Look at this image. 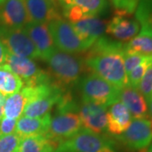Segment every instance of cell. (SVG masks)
Masks as SVG:
<instances>
[{"mask_svg":"<svg viewBox=\"0 0 152 152\" xmlns=\"http://www.w3.org/2000/svg\"><path fill=\"white\" fill-rule=\"evenodd\" d=\"M138 90L146 99V102L152 96V65L148 68L143 76L138 86Z\"/></svg>","mask_w":152,"mask_h":152,"instance_id":"31","label":"cell"},{"mask_svg":"<svg viewBox=\"0 0 152 152\" xmlns=\"http://www.w3.org/2000/svg\"><path fill=\"white\" fill-rule=\"evenodd\" d=\"M30 22L49 24L62 18L53 0H25Z\"/></svg>","mask_w":152,"mask_h":152,"instance_id":"13","label":"cell"},{"mask_svg":"<svg viewBox=\"0 0 152 152\" xmlns=\"http://www.w3.org/2000/svg\"><path fill=\"white\" fill-rule=\"evenodd\" d=\"M28 103V96L22 88L19 92L5 98L4 104V116L9 118L18 119L20 118L26 105Z\"/></svg>","mask_w":152,"mask_h":152,"instance_id":"23","label":"cell"},{"mask_svg":"<svg viewBox=\"0 0 152 152\" xmlns=\"http://www.w3.org/2000/svg\"><path fill=\"white\" fill-rule=\"evenodd\" d=\"M107 131L114 136L121 135L132 122L130 113L119 101L110 105L107 108Z\"/></svg>","mask_w":152,"mask_h":152,"instance_id":"16","label":"cell"},{"mask_svg":"<svg viewBox=\"0 0 152 152\" xmlns=\"http://www.w3.org/2000/svg\"><path fill=\"white\" fill-rule=\"evenodd\" d=\"M62 8L76 6L80 8L86 18L97 17L108 6V0H59Z\"/></svg>","mask_w":152,"mask_h":152,"instance_id":"21","label":"cell"},{"mask_svg":"<svg viewBox=\"0 0 152 152\" xmlns=\"http://www.w3.org/2000/svg\"><path fill=\"white\" fill-rule=\"evenodd\" d=\"M4 0H0V4H2V3L4 2Z\"/></svg>","mask_w":152,"mask_h":152,"instance_id":"38","label":"cell"},{"mask_svg":"<svg viewBox=\"0 0 152 152\" xmlns=\"http://www.w3.org/2000/svg\"><path fill=\"white\" fill-rule=\"evenodd\" d=\"M80 106L76 103L75 100L69 91H64L57 103L58 114L66 113H78Z\"/></svg>","mask_w":152,"mask_h":152,"instance_id":"28","label":"cell"},{"mask_svg":"<svg viewBox=\"0 0 152 152\" xmlns=\"http://www.w3.org/2000/svg\"><path fill=\"white\" fill-rule=\"evenodd\" d=\"M4 101H5V97L0 94V104L4 103Z\"/></svg>","mask_w":152,"mask_h":152,"instance_id":"37","label":"cell"},{"mask_svg":"<svg viewBox=\"0 0 152 152\" xmlns=\"http://www.w3.org/2000/svg\"><path fill=\"white\" fill-rule=\"evenodd\" d=\"M77 34L83 41L92 46L98 38L106 32L107 23L98 17L86 18L81 20L71 23Z\"/></svg>","mask_w":152,"mask_h":152,"instance_id":"18","label":"cell"},{"mask_svg":"<svg viewBox=\"0 0 152 152\" xmlns=\"http://www.w3.org/2000/svg\"><path fill=\"white\" fill-rule=\"evenodd\" d=\"M79 88L83 100L91 101L106 107L119 101L121 90L95 74L81 78L79 81Z\"/></svg>","mask_w":152,"mask_h":152,"instance_id":"3","label":"cell"},{"mask_svg":"<svg viewBox=\"0 0 152 152\" xmlns=\"http://www.w3.org/2000/svg\"><path fill=\"white\" fill-rule=\"evenodd\" d=\"M106 107L83 100L79 107V117L85 129L101 134L107 131V118Z\"/></svg>","mask_w":152,"mask_h":152,"instance_id":"11","label":"cell"},{"mask_svg":"<svg viewBox=\"0 0 152 152\" xmlns=\"http://www.w3.org/2000/svg\"><path fill=\"white\" fill-rule=\"evenodd\" d=\"M152 65V55L146 56L139 65L128 75V86L138 89L140 82L149 67Z\"/></svg>","mask_w":152,"mask_h":152,"instance_id":"26","label":"cell"},{"mask_svg":"<svg viewBox=\"0 0 152 152\" xmlns=\"http://www.w3.org/2000/svg\"><path fill=\"white\" fill-rule=\"evenodd\" d=\"M82 124L79 114L66 113L58 114L51 119L45 136L58 147L61 143L68 140L81 130Z\"/></svg>","mask_w":152,"mask_h":152,"instance_id":"7","label":"cell"},{"mask_svg":"<svg viewBox=\"0 0 152 152\" xmlns=\"http://www.w3.org/2000/svg\"><path fill=\"white\" fill-rule=\"evenodd\" d=\"M22 138L16 133L0 137V152H16Z\"/></svg>","mask_w":152,"mask_h":152,"instance_id":"29","label":"cell"},{"mask_svg":"<svg viewBox=\"0 0 152 152\" xmlns=\"http://www.w3.org/2000/svg\"><path fill=\"white\" fill-rule=\"evenodd\" d=\"M141 31L152 33V0H140L135 11Z\"/></svg>","mask_w":152,"mask_h":152,"instance_id":"25","label":"cell"},{"mask_svg":"<svg viewBox=\"0 0 152 152\" xmlns=\"http://www.w3.org/2000/svg\"><path fill=\"white\" fill-rule=\"evenodd\" d=\"M24 86L22 80L6 64L0 65V94L4 97L19 92Z\"/></svg>","mask_w":152,"mask_h":152,"instance_id":"22","label":"cell"},{"mask_svg":"<svg viewBox=\"0 0 152 152\" xmlns=\"http://www.w3.org/2000/svg\"><path fill=\"white\" fill-rule=\"evenodd\" d=\"M4 103L0 104V120L3 118V117H4Z\"/></svg>","mask_w":152,"mask_h":152,"instance_id":"35","label":"cell"},{"mask_svg":"<svg viewBox=\"0 0 152 152\" xmlns=\"http://www.w3.org/2000/svg\"><path fill=\"white\" fill-rule=\"evenodd\" d=\"M54 152H62V151H58V150H56Z\"/></svg>","mask_w":152,"mask_h":152,"instance_id":"39","label":"cell"},{"mask_svg":"<svg viewBox=\"0 0 152 152\" xmlns=\"http://www.w3.org/2000/svg\"><path fill=\"white\" fill-rule=\"evenodd\" d=\"M56 49L68 53H75L88 51L91 47L83 41L77 34L70 22L63 18L48 24Z\"/></svg>","mask_w":152,"mask_h":152,"instance_id":"5","label":"cell"},{"mask_svg":"<svg viewBox=\"0 0 152 152\" xmlns=\"http://www.w3.org/2000/svg\"><path fill=\"white\" fill-rule=\"evenodd\" d=\"M17 119L3 118L0 122V137L15 133Z\"/></svg>","mask_w":152,"mask_h":152,"instance_id":"32","label":"cell"},{"mask_svg":"<svg viewBox=\"0 0 152 152\" xmlns=\"http://www.w3.org/2000/svg\"><path fill=\"white\" fill-rule=\"evenodd\" d=\"M118 139L133 151H144L152 142V120L133 119L129 128Z\"/></svg>","mask_w":152,"mask_h":152,"instance_id":"8","label":"cell"},{"mask_svg":"<svg viewBox=\"0 0 152 152\" xmlns=\"http://www.w3.org/2000/svg\"><path fill=\"white\" fill-rule=\"evenodd\" d=\"M57 150L62 152H118L111 140L85 129L61 143Z\"/></svg>","mask_w":152,"mask_h":152,"instance_id":"4","label":"cell"},{"mask_svg":"<svg viewBox=\"0 0 152 152\" xmlns=\"http://www.w3.org/2000/svg\"><path fill=\"white\" fill-rule=\"evenodd\" d=\"M124 50L145 56L152 55V33L140 31L139 35L124 44Z\"/></svg>","mask_w":152,"mask_h":152,"instance_id":"24","label":"cell"},{"mask_svg":"<svg viewBox=\"0 0 152 152\" xmlns=\"http://www.w3.org/2000/svg\"><path fill=\"white\" fill-rule=\"evenodd\" d=\"M115 15L130 16L134 14L140 0H109Z\"/></svg>","mask_w":152,"mask_h":152,"instance_id":"27","label":"cell"},{"mask_svg":"<svg viewBox=\"0 0 152 152\" xmlns=\"http://www.w3.org/2000/svg\"><path fill=\"white\" fill-rule=\"evenodd\" d=\"M29 22L25 0H4L0 4V31L24 28Z\"/></svg>","mask_w":152,"mask_h":152,"instance_id":"10","label":"cell"},{"mask_svg":"<svg viewBox=\"0 0 152 152\" xmlns=\"http://www.w3.org/2000/svg\"><path fill=\"white\" fill-rule=\"evenodd\" d=\"M0 39L11 54L31 59L39 58L37 50L25 28L1 31Z\"/></svg>","mask_w":152,"mask_h":152,"instance_id":"9","label":"cell"},{"mask_svg":"<svg viewBox=\"0 0 152 152\" xmlns=\"http://www.w3.org/2000/svg\"><path fill=\"white\" fill-rule=\"evenodd\" d=\"M4 64L21 79L24 86H37L53 82L49 73L40 69L31 58L7 53Z\"/></svg>","mask_w":152,"mask_h":152,"instance_id":"6","label":"cell"},{"mask_svg":"<svg viewBox=\"0 0 152 152\" xmlns=\"http://www.w3.org/2000/svg\"><path fill=\"white\" fill-rule=\"evenodd\" d=\"M147 105H148V113H149V118L152 120V96L147 100Z\"/></svg>","mask_w":152,"mask_h":152,"instance_id":"34","label":"cell"},{"mask_svg":"<svg viewBox=\"0 0 152 152\" xmlns=\"http://www.w3.org/2000/svg\"><path fill=\"white\" fill-rule=\"evenodd\" d=\"M24 28L37 50L39 58L47 61L56 48L48 24L29 22Z\"/></svg>","mask_w":152,"mask_h":152,"instance_id":"12","label":"cell"},{"mask_svg":"<svg viewBox=\"0 0 152 152\" xmlns=\"http://www.w3.org/2000/svg\"><path fill=\"white\" fill-rule=\"evenodd\" d=\"M7 53H8V51H7L4 45V43L2 42V41L0 39V65L4 64V60H5Z\"/></svg>","mask_w":152,"mask_h":152,"instance_id":"33","label":"cell"},{"mask_svg":"<svg viewBox=\"0 0 152 152\" xmlns=\"http://www.w3.org/2000/svg\"><path fill=\"white\" fill-rule=\"evenodd\" d=\"M140 29V23L134 19H130L128 16L114 15L107 25L106 32L118 42H129L136 37Z\"/></svg>","mask_w":152,"mask_h":152,"instance_id":"14","label":"cell"},{"mask_svg":"<svg viewBox=\"0 0 152 152\" xmlns=\"http://www.w3.org/2000/svg\"><path fill=\"white\" fill-rule=\"evenodd\" d=\"M58 145L45 135L22 138L16 152H54Z\"/></svg>","mask_w":152,"mask_h":152,"instance_id":"20","label":"cell"},{"mask_svg":"<svg viewBox=\"0 0 152 152\" xmlns=\"http://www.w3.org/2000/svg\"><path fill=\"white\" fill-rule=\"evenodd\" d=\"M145 57H146L145 55L140 54L138 53L126 51L124 48V69L127 76L145 58Z\"/></svg>","mask_w":152,"mask_h":152,"instance_id":"30","label":"cell"},{"mask_svg":"<svg viewBox=\"0 0 152 152\" xmlns=\"http://www.w3.org/2000/svg\"><path fill=\"white\" fill-rule=\"evenodd\" d=\"M49 75L54 78V82L64 89L80 81L83 73L86 70L84 60L75 56L55 49L49 57Z\"/></svg>","mask_w":152,"mask_h":152,"instance_id":"2","label":"cell"},{"mask_svg":"<svg viewBox=\"0 0 152 152\" xmlns=\"http://www.w3.org/2000/svg\"><path fill=\"white\" fill-rule=\"evenodd\" d=\"M119 102L127 107L133 119L150 118L146 99L138 89L130 86L122 89L120 91Z\"/></svg>","mask_w":152,"mask_h":152,"instance_id":"15","label":"cell"},{"mask_svg":"<svg viewBox=\"0 0 152 152\" xmlns=\"http://www.w3.org/2000/svg\"><path fill=\"white\" fill-rule=\"evenodd\" d=\"M51 115L47 113L40 118L22 117L17 121L15 132L21 138L34 135H45L51 122Z\"/></svg>","mask_w":152,"mask_h":152,"instance_id":"19","label":"cell"},{"mask_svg":"<svg viewBox=\"0 0 152 152\" xmlns=\"http://www.w3.org/2000/svg\"><path fill=\"white\" fill-rule=\"evenodd\" d=\"M124 45L107 37L98 38L84 59L86 69L122 90L128 86L124 63Z\"/></svg>","mask_w":152,"mask_h":152,"instance_id":"1","label":"cell"},{"mask_svg":"<svg viewBox=\"0 0 152 152\" xmlns=\"http://www.w3.org/2000/svg\"><path fill=\"white\" fill-rule=\"evenodd\" d=\"M144 151H145V152H152V142L151 143V145L147 147L145 150H144Z\"/></svg>","mask_w":152,"mask_h":152,"instance_id":"36","label":"cell"},{"mask_svg":"<svg viewBox=\"0 0 152 152\" xmlns=\"http://www.w3.org/2000/svg\"><path fill=\"white\" fill-rule=\"evenodd\" d=\"M54 2H56V1H58V2H59V0H53Z\"/></svg>","mask_w":152,"mask_h":152,"instance_id":"40","label":"cell"},{"mask_svg":"<svg viewBox=\"0 0 152 152\" xmlns=\"http://www.w3.org/2000/svg\"><path fill=\"white\" fill-rule=\"evenodd\" d=\"M66 91V89L57 86L52 92L44 95L41 97L34 100L26 105L23 116L28 118H40L48 113L51 108L58 103L62 94Z\"/></svg>","mask_w":152,"mask_h":152,"instance_id":"17","label":"cell"}]
</instances>
